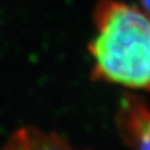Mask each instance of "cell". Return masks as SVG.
<instances>
[{"mask_svg": "<svg viewBox=\"0 0 150 150\" xmlns=\"http://www.w3.org/2000/svg\"><path fill=\"white\" fill-rule=\"evenodd\" d=\"M94 26L88 46L93 80L150 93L149 14L120 0H100Z\"/></svg>", "mask_w": 150, "mask_h": 150, "instance_id": "6da1fadb", "label": "cell"}, {"mask_svg": "<svg viewBox=\"0 0 150 150\" xmlns=\"http://www.w3.org/2000/svg\"><path fill=\"white\" fill-rule=\"evenodd\" d=\"M121 140L131 150H150V106L133 93H124L115 114Z\"/></svg>", "mask_w": 150, "mask_h": 150, "instance_id": "7a4b0ae2", "label": "cell"}, {"mask_svg": "<svg viewBox=\"0 0 150 150\" xmlns=\"http://www.w3.org/2000/svg\"><path fill=\"white\" fill-rule=\"evenodd\" d=\"M1 150H84L74 146L54 131H45L28 125L16 129ZM88 150V149H85Z\"/></svg>", "mask_w": 150, "mask_h": 150, "instance_id": "3957f363", "label": "cell"}, {"mask_svg": "<svg viewBox=\"0 0 150 150\" xmlns=\"http://www.w3.org/2000/svg\"><path fill=\"white\" fill-rule=\"evenodd\" d=\"M140 3H142V9L150 15V0H140Z\"/></svg>", "mask_w": 150, "mask_h": 150, "instance_id": "277c9868", "label": "cell"}]
</instances>
